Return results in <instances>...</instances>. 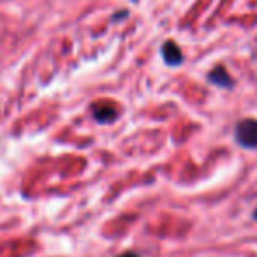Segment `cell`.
I'll use <instances>...</instances> for the list:
<instances>
[{
  "instance_id": "obj_1",
  "label": "cell",
  "mask_w": 257,
  "mask_h": 257,
  "mask_svg": "<svg viewBox=\"0 0 257 257\" xmlns=\"http://www.w3.org/2000/svg\"><path fill=\"white\" fill-rule=\"evenodd\" d=\"M234 141L241 148L246 150H255L257 148V120L253 118H245L238 121L234 127Z\"/></svg>"
},
{
  "instance_id": "obj_2",
  "label": "cell",
  "mask_w": 257,
  "mask_h": 257,
  "mask_svg": "<svg viewBox=\"0 0 257 257\" xmlns=\"http://www.w3.org/2000/svg\"><path fill=\"white\" fill-rule=\"evenodd\" d=\"M93 118H95L99 123H113L118 118V109L113 102L109 100H102V102L93 104L92 107Z\"/></svg>"
},
{
  "instance_id": "obj_3",
  "label": "cell",
  "mask_w": 257,
  "mask_h": 257,
  "mask_svg": "<svg viewBox=\"0 0 257 257\" xmlns=\"http://www.w3.org/2000/svg\"><path fill=\"white\" fill-rule=\"evenodd\" d=\"M161 55L162 60H164L166 65L169 67H178V65L183 64V53L180 50V46L173 41H166L161 48Z\"/></svg>"
},
{
  "instance_id": "obj_4",
  "label": "cell",
  "mask_w": 257,
  "mask_h": 257,
  "mask_svg": "<svg viewBox=\"0 0 257 257\" xmlns=\"http://www.w3.org/2000/svg\"><path fill=\"white\" fill-rule=\"evenodd\" d=\"M208 81L215 86H220V88H232V85H234V79L229 76V72L222 65H217L208 72Z\"/></svg>"
},
{
  "instance_id": "obj_5",
  "label": "cell",
  "mask_w": 257,
  "mask_h": 257,
  "mask_svg": "<svg viewBox=\"0 0 257 257\" xmlns=\"http://www.w3.org/2000/svg\"><path fill=\"white\" fill-rule=\"evenodd\" d=\"M116 257H140L138 253H134V252H125V253H121V255H116Z\"/></svg>"
},
{
  "instance_id": "obj_6",
  "label": "cell",
  "mask_w": 257,
  "mask_h": 257,
  "mask_svg": "<svg viewBox=\"0 0 257 257\" xmlns=\"http://www.w3.org/2000/svg\"><path fill=\"white\" fill-rule=\"evenodd\" d=\"M253 218L257 220V208H255V211H253Z\"/></svg>"
}]
</instances>
